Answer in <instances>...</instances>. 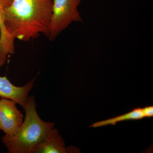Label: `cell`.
<instances>
[{"mask_svg": "<svg viewBox=\"0 0 153 153\" xmlns=\"http://www.w3.org/2000/svg\"><path fill=\"white\" fill-rule=\"evenodd\" d=\"M54 0H13L4 14L7 33L13 39L28 42L47 36Z\"/></svg>", "mask_w": 153, "mask_h": 153, "instance_id": "6da1fadb", "label": "cell"}, {"mask_svg": "<svg viewBox=\"0 0 153 153\" xmlns=\"http://www.w3.org/2000/svg\"><path fill=\"white\" fill-rule=\"evenodd\" d=\"M37 104L33 96L28 97L23 108L25 120L13 137L1 138L2 142L10 153H31L34 147L44 138L55 124L42 120L36 110Z\"/></svg>", "mask_w": 153, "mask_h": 153, "instance_id": "7a4b0ae2", "label": "cell"}, {"mask_svg": "<svg viewBox=\"0 0 153 153\" xmlns=\"http://www.w3.org/2000/svg\"><path fill=\"white\" fill-rule=\"evenodd\" d=\"M82 0H54L47 37L50 41L56 39L73 22H82L78 11Z\"/></svg>", "mask_w": 153, "mask_h": 153, "instance_id": "3957f363", "label": "cell"}, {"mask_svg": "<svg viewBox=\"0 0 153 153\" xmlns=\"http://www.w3.org/2000/svg\"><path fill=\"white\" fill-rule=\"evenodd\" d=\"M16 102L10 99L0 100V128L7 137H13L23 123V115L17 108Z\"/></svg>", "mask_w": 153, "mask_h": 153, "instance_id": "277c9868", "label": "cell"}, {"mask_svg": "<svg viewBox=\"0 0 153 153\" xmlns=\"http://www.w3.org/2000/svg\"><path fill=\"white\" fill-rule=\"evenodd\" d=\"M35 79L23 86L14 85L6 76H0V97L10 99L22 107L25 106L28 94L34 85Z\"/></svg>", "mask_w": 153, "mask_h": 153, "instance_id": "5b68a950", "label": "cell"}, {"mask_svg": "<svg viewBox=\"0 0 153 153\" xmlns=\"http://www.w3.org/2000/svg\"><path fill=\"white\" fill-rule=\"evenodd\" d=\"M13 0H0V67L5 64L8 56L15 53V41L7 33L4 14Z\"/></svg>", "mask_w": 153, "mask_h": 153, "instance_id": "8992f818", "label": "cell"}, {"mask_svg": "<svg viewBox=\"0 0 153 153\" xmlns=\"http://www.w3.org/2000/svg\"><path fill=\"white\" fill-rule=\"evenodd\" d=\"M68 148L56 129L50 130L40 142L32 149L31 153H66Z\"/></svg>", "mask_w": 153, "mask_h": 153, "instance_id": "52a82bcc", "label": "cell"}, {"mask_svg": "<svg viewBox=\"0 0 153 153\" xmlns=\"http://www.w3.org/2000/svg\"><path fill=\"white\" fill-rule=\"evenodd\" d=\"M146 118L144 107L135 108L131 111L121 115L100 121L97 122L90 126V127L98 128L108 125L114 126L118 123L130 120H138Z\"/></svg>", "mask_w": 153, "mask_h": 153, "instance_id": "ba28073f", "label": "cell"}, {"mask_svg": "<svg viewBox=\"0 0 153 153\" xmlns=\"http://www.w3.org/2000/svg\"><path fill=\"white\" fill-rule=\"evenodd\" d=\"M0 130H1V128H0Z\"/></svg>", "mask_w": 153, "mask_h": 153, "instance_id": "9c48e42d", "label": "cell"}]
</instances>
